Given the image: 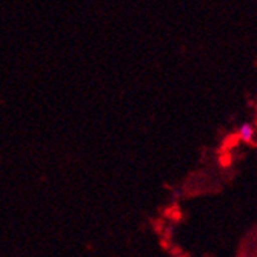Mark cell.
Instances as JSON below:
<instances>
[{
	"label": "cell",
	"mask_w": 257,
	"mask_h": 257,
	"mask_svg": "<svg viewBox=\"0 0 257 257\" xmlns=\"http://www.w3.org/2000/svg\"><path fill=\"white\" fill-rule=\"evenodd\" d=\"M237 134H239V139L242 140V142L251 144L254 140V136H255V130L251 123H243V125H240Z\"/></svg>",
	"instance_id": "obj_1"
}]
</instances>
